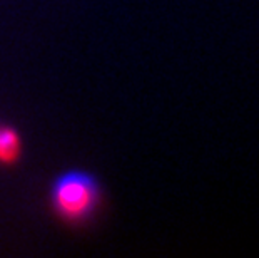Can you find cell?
<instances>
[{
    "mask_svg": "<svg viewBox=\"0 0 259 258\" xmlns=\"http://www.w3.org/2000/svg\"><path fill=\"white\" fill-rule=\"evenodd\" d=\"M99 201V188L92 176L80 171L65 173L52 190V203L65 219H82L89 216Z\"/></svg>",
    "mask_w": 259,
    "mask_h": 258,
    "instance_id": "cell-1",
    "label": "cell"
},
{
    "mask_svg": "<svg viewBox=\"0 0 259 258\" xmlns=\"http://www.w3.org/2000/svg\"><path fill=\"white\" fill-rule=\"evenodd\" d=\"M20 155L19 134L10 128H0V161L14 163Z\"/></svg>",
    "mask_w": 259,
    "mask_h": 258,
    "instance_id": "cell-2",
    "label": "cell"
}]
</instances>
